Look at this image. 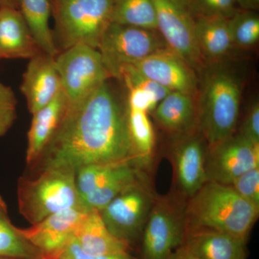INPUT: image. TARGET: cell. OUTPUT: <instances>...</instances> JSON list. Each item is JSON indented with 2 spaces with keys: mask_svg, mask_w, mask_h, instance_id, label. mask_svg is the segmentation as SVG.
Returning a JSON list of instances; mask_svg holds the SVG:
<instances>
[{
  "mask_svg": "<svg viewBox=\"0 0 259 259\" xmlns=\"http://www.w3.org/2000/svg\"><path fill=\"white\" fill-rule=\"evenodd\" d=\"M112 80L69 105L39 163H62L76 170L91 164H136L126 93Z\"/></svg>",
  "mask_w": 259,
  "mask_h": 259,
  "instance_id": "1",
  "label": "cell"
},
{
  "mask_svg": "<svg viewBox=\"0 0 259 259\" xmlns=\"http://www.w3.org/2000/svg\"><path fill=\"white\" fill-rule=\"evenodd\" d=\"M233 57L204 63L197 71L198 128L208 146L236 134L246 72Z\"/></svg>",
  "mask_w": 259,
  "mask_h": 259,
  "instance_id": "2",
  "label": "cell"
},
{
  "mask_svg": "<svg viewBox=\"0 0 259 259\" xmlns=\"http://www.w3.org/2000/svg\"><path fill=\"white\" fill-rule=\"evenodd\" d=\"M258 214L231 186L207 182L186 204V232L213 230L246 241Z\"/></svg>",
  "mask_w": 259,
  "mask_h": 259,
  "instance_id": "3",
  "label": "cell"
},
{
  "mask_svg": "<svg viewBox=\"0 0 259 259\" xmlns=\"http://www.w3.org/2000/svg\"><path fill=\"white\" fill-rule=\"evenodd\" d=\"M76 172L69 165L51 163L44 165L35 178L20 177L18 183L20 214L34 225L56 212L85 206L76 187Z\"/></svg>",
  "mask_w": 259,
  "mask_h": 259,
  "instance_id": "4",
  "label": "cell"
},
{
  "mask_svg": "<svg viewBox=\"0 0 259 259\" xmlns=\"http://www.w3.org/2000/svg\"><path fill=\"white\" fill-rule=\"evenodd\" d=\"M53 30L59 52L83 44L98 49L104 32L112 23L113 0H50Z\"/></svg>",
  "mask_w": 259,
  "mask_h": 259,
  "instance_id": "5",
  "label": "cell"
},
{
  "mask_svg": "<svg viewBox=\"0 0 259 259\" xmlns=\"http://www.w3.org/2000/svg\"><path fill=\"white\" fill-rule=\"evenodd\" d=\"M169 49L157 30L110 23L97 50L112 79L121 71L155 53Z\"/></svg>",
  "mask_w": 259,
  "mask_h": 259,
  "instance_id": "6",
  "label": "cell"
},
{
  "mask_svg": "<svg viewBox=\"0 0 259 259\" xmlns=\"http://www.w3.org/2000/svg\"><path fill=\"white\" fill-rule=\"evenodd\" d=\"M182 197H156L142 233L141 259H169L183 245L185 205Z\"/></svg>",
  "mask_w": 259,
  "mask_h": 259,
  "instance_id": "7",
  "label": "cell"
},
{
  "mask_svg": "<svg viewBox=\"0 0 259 259\" xmlns=\"http://www.w3.org/2000/svg\"><path fill=\"white\" fill-rule=\"evenodd\" d=\"M55 62L69 105L82 100L111 79L99 51L83 44L61 51Z\"/></svg>",
  "mask_w": 259,
  "mask_h": 259,
  "instance_id": "8",
  "label": "cell"
},
{
  "mask_svg": "<svg viewBox=\"0 0 259 259\" xmlns=\"http://www.w3.org/2000/svg\"><path fill=\"white\" fill-rule=\"evenodd\" d=\"M156 197L140 180L99 212L108 231L130 246L142 236Z\"/></svg>",
  "mask_w": 259,
  "mask_h": 259,
  "instance_id": "9",
  "label": "cell"
},
{
  "mask_svg": "<svg viewBox=\"0 0 259 259\" xmlns=\"http://www.w3.org/2000/svg\"><path fill=\"white\" fill-rule=\"evenodd\" d=\"M156 13L157 30L167 46L199 71L204 65L199 54L194 18L189 0H151Z\"/></svg>",
  "mask_w": 259,
  "mask_h": 259,
  "instance_id": "10",
  "label": "cell"
},
{
  "mask_svg": "<svg viewBox=\"0 0 259 259\" xmlns=\"http://www.w3.org/2000/svg\"><path fill=\"white\" fill-rule=\"evenodd\" d=\"M170 158L180 197H192L207 182V141L198 127L172 137Z\"/></svg>",
  "mask_w": 259,
  "mask_h": 259,
  "instance_id": "11",
  "label": "cell"
},
{
  "mask_svg": "<svg viewBox=\"0 0 259 259\" xmlns=\"http://www.w3.org/2000/svg\"><path fill=\"white\" fill-rule=\"evenodd\" d=\"M259 166V144L235 134L207 147V182L231 185L237 177Z\"/></svg>",
  "mask_w": 259,
  "mask_h": 259,
  "instance_id": "12",
  "label": "cell"
},
{
  "mask_svg": "<svg viewBox=\"0 0 259 259\" xmlns=\"http://www.w3.org/2000/svg\"><path fill=\"white\" fill-rule=\"evenodd\" d=\"M90 210L85 206L65 209L20 231L44 256L59 259Z\"/></svg>",
  "mask_w": 259,
  "mask_h": 259,
  "instance_id": "13",
  "label": "cell"
},
{
  "mask_svg": "<svg viewBox=\"0 0 259 259\" xmlns=\"http://www.w3.org/2000/svg\"><path fill=\"white\" fill-rule=\"evenodd\" d=\"M131 66L140 74L171 92L197 96V71L171 49L155 53Z\"/></svg>",
  "mask_w": 259,
  "mask_h": 259,
  "instance_id": "14",
  "label": "cell"
},
{
  "mask_svg": "<svg viewBox=\"0 0 259 259\" xmlns=\"http://www.w3.org/2000/svg\"><path fill=\"white\" fill-rule=\"evenodd\" d=\"M61 89L55 57L41 52L30 59L23 74L20 90L26 98L29 112L32 115L50 103Z\"/></svg>",
  "mask_w": 259,
  "mask_h": 259,
  "instance_id": "15",
  "label": "cell"
},
{
  "mask_svg": "<svg viewBox=\"0 0 259 259\" xmlns=\"http://www.w3.org/2000/svg\"><path fill=\"white\" fill-rule=\"evenodd\" d=\"M69 107L62 89L55 98L35 113L28 134L26 163L35 166L39 163L46 148L54 137Z\"/></svg>",
  "mask_w": 259,
  "mask_h": 259,
  "instance_id": "16",
  "label": "cell"
},
{
  "mask_svg": "<svg viewBox=\"0 0 259 259\" xmlns=\"http://www.w3.org/2000/svg\"><path fill=\"white\" fill-rule=\"evenodd\" d=\"M42 52L17 8L0 7V59H29Z\"/></svg>",
  "mask_w": 259,
  "mask_h": 259,
  "instance_id": "17",
  "label": "cell"
},
{
  "mask_svg": "<svg viewBox=\"0 0 259 259\" xmlns=\"http://www.w3.org/2000/svg\"><path fill=\"white\" fill-rule=\"evenodd\" d=\"M155 122L172 137L198 127L196 97L171 92L158 104L153 111Z\"/></svg>",
  "mask_w": 259,
  "mask_h": 259,
  "instance_id": "18",
  "label": "cell"
},
{
  "mask_svg": "<svg viewBox=\"0 0 259 259\" xmlns=\"http://www.w3.org/2000/svg\"><path fill=\"white\" fill-rule=\"evenodd\" d=\"M246 241L213 230L186 232L185 246L199 259H246Z\"/></svg>",
  "mask_w": 259,
  "mask_h": 259,
  "instance_id": "19",
  "label": "cell"
},
{
  "mask_svg": "<svg viewBox=\"0 0 259 259\" xmlns=\"http://www.w3.org/2000/svg\"><path fill=\"white\" fill-rule=\"evenodd\" d=\"M74 240L83 253L90 255L129 253V245L108 231L96 209H90L78 228Z\"/></svg>",
  "mask_w": 259,
  "mask_h": 259,
  "instance_id": "20",
  "label": "cell"
},
{
  "mask_svg": "<svg viewBox=\"0 0 259 259\" xmlns=\"http://www.w3.org/2000/svg\"><path fill=\"white\" fill-rule=\"evenodd\" d=\"M194 34L204 64L231 57L234 48L228 19L195 18Z\"/></svg>",
  "mask_w": 259,
  "mask_h": 259,
  "instance_id": "21",
  "label": "cell"
},
{
  "mask_svg": "<svg viewBox=\"0 0 259 259\" xmlns=\"http://www.w3.org/2000/svg\"><path fill=\"white\" fill-rule=\"evenodd\" d=\"M16 2L18 9L38 47L42 52L56 57L59 51L56 47L54 32L49 25L51 16L50 0H16Z\"/></svg>",
  "mask_w": 259,
  "mask_h": 259,
  "instance_id": "22",
  "label": "cell"
},
{
  "mask_svg": "<svg viewBox=\"0 0 259 259\" xmlns=\"http://www.w3.org/2000/svg\"><path fill=\"white\" fill-rule=\"evenodd\" d=\"M41 253L11 222L8 206L0 195V258L39 259Z\"/></svg>",
  "mask_w": 259,
  "mask_h": 259,
  "instance_id": "23",
  "label": "cell"
},
{
  "mask_svg": "<svg viewBox=\"0 0 259 259\" xmlns=\"http://www.w3.org/2000/svg\"><path fill=\"white\" fill-rule=\"evenodd\" d=\"M148 112L127 105L130 136L134 148L135 162L139 168L147 166L152 158L156 136Z\"/></svg>",
  "mask_w": 259,
  "mask_h": 259,
  "instance_id": "24",
  "label": "cell"
},
{
  "mask_svg": "<svg viewBox=\"0 0 259 259\" xmlns=\"http://www.w3.org/2000/svg\"><path fill=\"white\" fill-rule=\"evenodd\" d=\"M138 171L139 168L134 163L88 165L76 170V187L82 198L112 181Z\"/></svg>",
  "mask_w": 259,
  "mask_h": 259,
  "instance_id": "25",
  "label": "cell"
},
{
  "mask_svg": "<svg viewBox=\"0 0 259 259\" xmlns=\"http://www.w3.org/2000/svg\"><path fill=\"white\" fill-rule=\"evenodd\" d=\"M112 22L157 30L156 13L151 0H113Z\"/></svg>",
  "mask_w": 259,
  "mask_h": 259,
  "instance_id": "26",
  "label": "cell"
},
{
  "mask_svg": "<svg viewBox=\"0 0 259 259\" xmlns=\"http://www.w3.org/2000/svg\"><path fill=\"white\" fill-rule=\"evenodd\" d=\"M234 49L249 50L259 40V16L253 10L239 9L228 19Z\"/></svg>",
  "mask_w": 259,
  "mask_h": 259,
  "instance_id": "27",
  "label": "cell"
},
{
  "mask_svg": "<svg viewBox=\"0 0 259 259\" xmlns=\"http://www.w3.org/2000/svg\"><path fill=\"white\" fill-rule=\"evenodd\" d=\"M141 179L140 171H138L112 181L103 187L83 196V204L88 209L101 211L127 187Z\"/></svg>",
  "mask_w": 259,
  "mask_h": 259,
  "instance_id": "28",
  "label": "cell"
},
{
  "mask_svg": "<svg viewBox=\"0 0 259 259\" xmlns=\"http://www.w3.org/2000/svg\"><path fill=\"white\" fill-rule=\"evenodd\" d=\"M194 18L229 19L240 9L236 0H189Z\"/></svg>",
  "mask_w": 259,
  "mask_h": 259,
  "instance_id": "29",
  "label": "cell"
},
{
  "mask_svg": "<svg viewBox=\"0 0 259 259\" xmlns=\"http://www.w3.org/2000/svg\"><path fill=\"white\" fill-rule=\"evenodd\" d=\"M230 186L245 200L259 208V166L237 177Z\"/></svg>",
  "mask_w": 259,
  "mask_h": 259,
  "instance_id": "30",
  "label": "cell"
},
{
  "mask_svg": "<svg viewBox=\"0 0 259 259\" xmlns=\"http://www.w3.org/2000/svg\"><path fill=\"white\" fill-rule=\"evenodd\" d=\"M17 102L14 92L0 81V137L11 128L17 118Z\"/></svg>",
  "mask_w": 259,
  "mask_h": 259,
  "instance_id": "31",
  "label": "cell"
},
{
  "mask_svg": "<svg viewBox=\"0 0 259 259\" xmlns=\"http://www.w3.org/2000/svg\"><path fill=\"white\" fill-rule=\"evenodd\" d=\"M245 139L259 144V102L253 100L250 105L246 115L238 133Z\"/></svg>",
  "mask_w": 259,
  "mask_h": 259,
  "instance_id": "32",
  "label": "cell"
},
{
  "mask_svg": "<svg viewBox=\"0 0 259 259\" xmlns=\"http://www.w3.org/2000/svg\"><path fill=\"white\" fill-rule=\"evenodd\" d=\"M59 259H134L130 253L124 254L90 255L83 253L75 240L68 245Z\"/></svg>",
  "mask_w": 259,
  "mask_h": 259,
  "instance_id": "33",
  "label": "cell"
},
{
  "mask_svg": "<svg viewBox=\"0 0 259 259\" xmlns=\"http://www.w3.org/2000/svg\"><path fill=\"white\" fill-rule=\"evenodd\" d=\"M169 259H199L197 256L191 253L185 246L182 245L177 248L170 257Z\"/></svg>",
  "mask_w": 259,
  "mask_h": 259,
  "instance_id": "34",
  "label": "cell"
},
{
  "mask_svg": "<svg viewBox=\"0 0 259 259\" xmlns=\"http://www.w3.org/2000/svg\"><path fill=\"white\" fill-rule=\"evenodd\" d=\"M238 8L241 10L256 11L259 7V0H236Z\"/></svg>",
  "mask_w": 259,
  "mask_h": 259,
  "instance_id": "35",
  "label": "cell"
},
{
  "mask_svg": "<svg viewBox=\"0 0 259 259\" xmlns=\"http://www.w3.org/2000/svg\"><path fill=\"white\" fill-rule=\"evenodd\" d=\"M10 7V8H17L16 0H0V7Z\"/></svg>",
  "mask_w": 259,
  "mask_h": 259,
  "instance_id": "36",
  "label": "cell"
},
{
  "mask_svg": "<svg viewBox=\"0 0 259 259\" xmlns=\"http://www.w3.org/2000/svg\"><path fill=\"white\" fill-rule=\"evenodd\" d=\"M39 259H51V258H47V257H45V256H44V255H42V256L40 257V258Z\"/></svg>",
  "mask_w": 259,
  "mask_h": 259,
  "instance_id": "37",
  "label": "cell"
},
{
  "mask_svg": "<svg viewBox=\"0 0 259 259\" xmlns=\"http://www.w3.org/2000/svg\"><path fill=\"white\" fill-rule=\"evenodd\" d=\"M0 259H10V258H0Z\"/></svg>",
  "mask_w": 259,
  "mask_h": 259,
  "instance_id": "38",
  "label": "cell"
}]
</instances>
